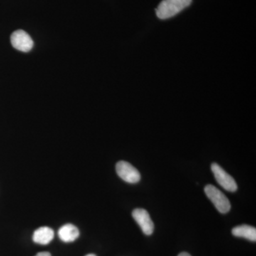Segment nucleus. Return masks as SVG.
I'll list each match as a JSON object with an SVG mask.
<instances>
[{"mask_svg":"<svg viewBox=\"0 0 256 256\" xmlns=\"http://www.w3.org/2000/svg\"><path fill=\"white\" fill-rule=\"evenodd\" d=\"M234 236L244 238L252 242H256V229L248 225H242L235 227L232 230Z\"/></svg>","mask_w":256,"mask_h":256,"instance_id":"nucleus-9","label":"nucleus"},{"mask_svg":"<svg viewBox=\"0 0 256 256\" xmlns=\"http://www.w3.org/2000/svg\"><path fill=\"white\" fill-rule=\"evenodd\" d=\"M205 194L214 204L217 210L222 214H226L230 210V202L218 188L208 184L205 186Z\"/></svg>","mask_w":256,"mask_h":256,"instance_id":"nucleus-2","label":"nucleus"},{"mask_svg":"<svg viewBox=\"0 0 256 256\" xmlns=\"http://www.w3.org/2000/svg\"><path fill=\"white\" fill-rule=\"evenodd\" d=\"M132 217L140 226L143 233L148 236L152 234L154 232V224L149 213L146 210L136 208L132 212Z\"/></svg>","mask_w":256,"mask_h":256,"instance_id":"nucleus-6","label":"nucleus"},{"mask_svg":"<svg viewBox=\"0 0 256 256\" xmlns=\"http://www.w3.org/2000/svg\"><path fill=\"white\" fill-rule=\"evenodd\" d=\"M212 171L214 175L217 182L224 190L230 192L236 191L238 186L235 180L223 168H220V165L216 163H213L212 164Z\"/></svg>","mask_w":256,"mask_h":256,"instance_id":"nucleus-3","label":"nucleus"},{"mask_svg":"<svg viewBox=\"0 0 256 256\" xmlns=\"http://www.w3.org/2000/svg\"><path fill=\"white\" fill-rule=\"evenodd\" d=\"M178 256H191L190 255V254H188V252H181V254H180Z\"/></svg>","mask_w":256,"mask_h":256,"instance_id":"nucleus-11","label":"nucleus"},{"mask_svg":"<svg viewBox=\"0 0 256 256\" xmlns=\"http://www.w3.org/2000/svg\"><path fill=\"white\" fill-rule=\"evenodd\" d=\"M116 172L120 178L126 182L138 183L140 180V174L138 170L127 162H118L116 164Z\"/></svg>","mask_w":256,"mask_h":256,"instance_id":"nucleus-4","label":"nucleus"},{"mask_svg":"<svg viewBox=\"0 0 256 256\" xmlns=\"http://www.w3.org/2000/svg\"><path fill=\"white\" fill-rule=\"evenodd\" d=\"M54 237L53 229L50 227H40L35 230L33 234L34 242L40 245H47L50 244Z\"/></svg>","mask_w":256,"mask_h":256,"instance_id":"nucleus-7","label":"nucleus"},{"mask_svg":"<svg viewBox=\"0 0 256 256\" xmlns=\"http://www.w3.org/2000/svg\"><path fill=\"white\" fill-rule=\"evenodd\" d=\"M58 237L62 242H73L79 236V230L73 224H68L60 227L58 232Z\"/></svg>","mask_w":256,"mask_h":256,"instance_id":"nucleus-8","label":"nucleus"},{"mask_svg":"<svg viewBox=\"0 0 256 256\" xmlns=\"http://www.w3.org/2000/svg\"><path fill=\"white\" fill-rule=\"evenodd\" d=\"M35 256H52V255L48 252H38Z\"/></svg>","mask_w":256,"mask_h":256,"instance_id":"nucleus-10","label":"nucleus"},{"mask_svg":"<svg viewBox=\"0 0 256 256\" xmlns=\"http://www.w3.org/2000/svg\"><path fill=\"white\" fill-rule=\"evenodd\" d=\"M11 43L14 48L22 52H28L34 46L31 36L24 30H16L11 36Z\"/></svg>","mask_w":256,"mask_h":256,"instance_id":"nucleus-5","label":"nucleus"},{"mask_svg":"<svg viewBox=\"0 0 256 256\" xmlns=\"http://www.w3.org/2000/svg\"><path fill=\"white\" fill-rule=\"evenodd\" d=\"M192 0H163L156 10L160 20L172 18L192 4Z\"/></svg>","mask_w":256,"mask_h":256,"instance_id":"nucleus-1","label":"nucleus"},{"mask_svg":"<svg viewBox=\"0 0 256 256\" xmlns=\"http://www.w3.org/2000/svg\"><path fill=\"white\" fill-rule=\"evenodd\" d=\"M86 256H96L94 255V254H88V255H86Z\"/></svg>","mask_w":256,"mask_h":256,"instance_id":"nucleus-12","label":"nucleus"}]
</instances>
